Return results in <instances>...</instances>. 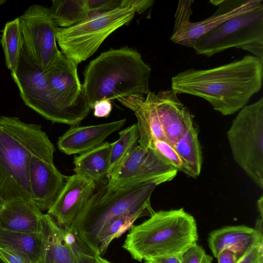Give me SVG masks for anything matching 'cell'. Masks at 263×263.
<instances>
[{
  "label": "cell",
  "instance_id": "cell-1",
  "mask_svg": "<svg viewBox=\"0 0 263 263\" xmlns=\"http://www.w3.org/2000/svg\"><path fill=\"white\" fill-rule=\"evenodd\" d=\"M263 60L253 55L206 69H187L174 76L171 89L207 101L223 116L247 105L262 86Z\"/></svg>",
  "mask_w": 263,
  "mask_h": 263
},
{
  "label": "cell",
  "instance_id": "cell-2",
  "mask_svg": "<svg viewBox=\"0 0 263 263\" xmlns=\"http://www.w3.org/2000/svg\"><path fill=\"white\" fill-rule=\"evenodd\" d=\"M54 152L41 125L24 122L17 117H0V206L12 199L32 202L31 157L38 156L53 162Z\"/></svg>",
  "mask_w": 263,
  "mask_h": 263
},
{
  "label": "cell",
  "instance_id": "cell-3",
  "mask_svg": "<svg viewBox=\"0 0 263 263\" xmlns=\"http://www.w3.org/2000/svg\"><path fill=\"white\" fill-rule=\"evenodd\" d=\"M151 73V66L135 49L123 47L101 53L89 63L83 72V89L90 108L102 98L111 101L144 97L150 91Z\"/></svg>",
  "mask_w": 263,
  "mask_h": 263
},
{
  "label": "cell",
  "instance_id": "cell-4",
  "mask_svg": "<svg viewBox=\"0 0 263 263\" xmlns=\"http://www.w3.org/2000/svg\"><path fill=\"white\" fill-rule=\"evenodd\" d=\"M198 239L194 217L181 208L155 212L142 223L133 225L122 248L141 262L147 258L180 255Z\"/></svg>",
  "mask_w": 263,
  "mask_h": 263
},
{
  "label": "cell",
  "instance_id": "cell-5",
  "mask_svg": "<svg viewBox=\"0 0 263 263\" xmlns=\"http://www.w3.org/2000/svg\"><path fill=\"white\" fill-rule=\"evenodd\" d=\"M157 186L148 183L109 189L105 184L96 190L69 227L95 253L99 234L114 219L129 211L153 215L151 197Z\"/></svg>",
  "mask_w": 263,
  "mask_h": 263
},
{
  "label": "cell",
  "instance_id": "cell-6",
  "mask_svg": "<svg viewBox=\"0 0 263 263\" xmlns=\"http://www.w3.org/2000/svg\"><path fill=\"white\" fill-rule=\"evenodd\" d=\"M135 13L131 7L120 6L90 15L72 26L59 27L57 42L61 51L78 65L92 56L110 34L129 23Z\"/></svg>",
  "mask_w": 263,
  "mask_h": 263
},
{
  "label": "cell",
  "instance_id": "cell-7",
  "mask_svg": "<svg viewBox=\"0 0 263 263\" xmlns=\"http://www.w3.org/2000/svg\"><path fill=\"white\" fill-rule=\"evenodd\" d=\"M235 162L263 189V97L240 109L227 132Z\"/></svg>",
  "mask_w": 263,
  "mask_h": 263
},
{
  "label": "cell",
  "instance_id": "cell-8",
  "mask_svg": "<svg viewBox=\"0 0 263 263\" xmlns=\"http://www.w3.org/2000/svg\"><path fill=\"white\" fill-rule=\"evenodd\" d=\"M233 47L263 60V6L228 20L201 36L193 48L211 57Z\"/></svg>",
  "mask_w": 263,
  "mask_h": 263
},
{
  "label": "cell",
  "instance_id": "cell-9",
  "mask_svg": "<svg viewBox=\"0 0 263 263\" xmlns=\"http://www.w3.org/2000/svg\"><path fill=\"white\" fill-rule=\"evenodd\" d=\"M11 73L25 104L46 119L71 126L79 125L83 120L57 101L44 71L28 57L23 48L16 67Z\"/></svg>",
  "mask_w": 263,
  "mask_h": 263
},
{
  "label": "cell",
  "instance_id": "cell-10",
  "mask_svg": "<svg viewBox=\"0 0 263 263\" xmlns=\"http://www.w3.org/2000/svg\"><path fill=\"white\" fill-rule=\"evenodd\" d=\"M194 1H179L175 14L173 32L170 40L187 47L194 46L203 35L228 20L263 6L262 0H213L216 11L203 20L192 22L191 16Z\"/></svg>",
  "mask_w": 263,
  "mask_h": 263
},
{
  "label": "cell",
  "instance_id": "cell-11",
  "mask_svg": "<svg viewBox=\"0 0 263 263\" xmlns=\"http://www.w3.org/2000/svg\"><path fill=\"white\" fill-rule=\"evenodd\" d=\"M23 48L28 57L44 71L52 66L62 52L57 45L59 27L50 9L33 5L20 17Z\"/></svg>",
  "mask_w": 263,
  "mask_h": 263
},
{
  "label": "cell",
  "instance_id": "cell-12",
  "mask_svg": "<svg viewBox=\"0 0 263 263\" xmlns=\"http://www.w3.org/2000/svg\"><path fill=\"white\" fill-rule=\"evenodd\" d=\"M78 65L62 52L59 59L44 71L47 83L60 104L84 120L89 114L77 71Z\"/></svg>",
  "mask_w": 263,
  "mask_h": 263
},
{
  "label": "cell",
  "instance_id": "cell-13",
  "mask_svg": "<svg viewBox=\"0 0 263 263\" xmlns=\"http://www.w3.org/2000/svg\"><path fill=\"white\" fill-rule=\"evenodd\" d=\"M53 162L33 155L29 165V182L32 202L42 211L53 205L67 178Z\"/></svg>",
  "mask_w": 263,
  "mask_h": 263
},
{
  "label": "cell",
  "instance_id": "cell-14",
  "mask_svg": "<svg viewBox=\"0 0 263 263\" xmlns=\"http://www.w3.org/2000/svg\"><path fill=\"white\" fill-rule=\"evenodd\" d=\"M96 190V183L76 174L68 176L47 213L62 227H70Z\"/></svg>",
  "mask_w": 263,
  "mask_h": 263
},
{
  "label": "cell",
  "instance_id": "cell-15",
  "mask_svg": "<svg viewBox=\"0 0 263 263\" xmlns=\"http://www.w3.org/2000/svg\"><path fill=\"white\" fill-rule=\"evenodd\" d=\"M154 102L165 140L173 146L193 120V116L171 89L155 93Z\"/></svg>",
  "mask_w": 263,
  "mask_h": 263
},
{
  "label": "cell",
  "instance_id": "cell-16",
  "mask_svg": "<svg viewBox=\"0 0 263 263\" xmlns=\"http://www.w3.org/2000/svg\"><path fill=\"white\" fill-rule=\"evenodd\" d=\"M125 122L126 119H123L97 125L71 126L59 138L58 148L66 155L81 154L102 144Z\"/></svg>",
  "mask_w": 263,
  "mask_h": 263
},
{
  "label": "cell",
  "instance_id": "cell-17",
  "mask_svg": "<svg viewBox=\"0 0 263 263\" xmlns=\"http://www.w3.org/2000/svg\"><path fill=\"white\" fill-rule=\"evenodd\" d=\"M263 241L262 218L257 219L255 229L246 226L226 227L212 231L208 243L214 257L227 248L235 251L238 259L255 243Z\"/></svg>",
  "mask_w": 263,
  "mask_h": 263
},
{
  "label": "cell",
  "instance_id": "cell-18",
  "mask_svg": "<svg viewBox=\"0 0 263 263\" xmlns=\"http://www.w3.org/2000/svg\"><path fill=\"white\" fill-rule=\"evenodd\" d=\"M155 95L149 91L146 98L133 96L118 100L134 112L140 134L138 143L144 150L149 148L155 139L165 140L155 108Z\"/></svg>",
  "mask_w": 263,
  "mask_h": 263
},
{
  "label": "cell",
  "instance_id": "cell-19",
  "mask_svg": "<svg viewBox=\"0 0 263 263\" xmlns=\"http://www.w3.org/2000/svg\"><path fill=\"white\" fill-rule=\"evenodd\" d=\"M43 215L42 212L32 202L21 199L5 201L0 206V229L39 233Z\"/></svg>",
  "mask_w": 263,
  "mask_h": 263
},
{
  "label": "cell",
  "instance_id": "cell-20",
  "mask_svg": "<svg viewBox=\"0 0 263 263\" xmlns=\"http://www.w3.org/2000/svg\"><path fill=\"white\" fill-rule=\"evenodd\" d=\"M40 232L44 248L39 263H73V253L65 240L63 228L48 214L42 216Z\"/></svg>",
  "mask_w": 263,
  "mask_h": 263
},
{
  "label": "cell",
  "instance_id": "cell-21",
  "mask_svg": "<svg viewBox=\"0 0 263 263\" xmlns=\"http://www.w3.org/2000/svg\"><path fill=\"white\" fill-rule=\"evenodd\" d=\"M112 143L103 142L98 146L74 157L75 174L99 182L107 177Z\"/></svg>",
  "mask_w": 263,
  "mask_h": 263
},
{
  "label": "cell",
  "instance_id": "cell-22",
  "mask_svg": "<svg viewBox=\"0 0 263 263\" xmlns=\"http://www.w3.org/2000/svg\"><path fill=\"white\" fill-rule=\"evenodd\" d=\"M178 171L164 162L153 150L148 148L135 177L119 188H125L144 183L157 185L173 180Z\"/></svg>",
  "mask_w": 263,
  "mask_h": 263
},
{
  "label": "cell",
  "instance_id": "cell-23",
  "mask_svg": "<svg viewBox=\"0 0 263 263\" xmlns=\"http://www.w3.org/2000/svg\"><path fill=\"white\" fill-rule=\"evenodd\" d=\"M0 248L22 253L39 263L43 252V238L40 232L20 233L0 229Z\"/></svg>",
  "mask_w": 263,
  "mask_h": 263
},
{
  "label": "cell",
  "instance_id": "cell-24",
  "mask_svg": "<svg viewBox=\"0 0 263 263\" xmlns=\"http://www.w3.org/2000/svg\"><path fill=\"white\" fill-rule=\"evenodd\" d=\"M191 171L193 178L201 172L202 158L198 131L192 120L182 137L173 145Z\"/></svg>",
  "mask_w": 263,
  "mask_h": 263
},
{
  "label": "cell",
  "instance_id": "cell-25",
  "mask_svg": "<svg viewBox=\"0 0 263 263\" xmlns=\"http://www.w3.org/2000/svg\"><path fill=\"white\" fill-rule=\"evenodd\" d=\"M152 215L143 211L127 212L109 222L99 234L96 242L95 253L102 256L110 242L130 229L138 218Z\"/></svg>",
  "mask_w": 263,
  "mask_h": 263
},
{
  "label": "cell",
  "instance_id": "cell-26",
  "mask_svg": "<svg viewBox=\"0 0 263 263\" xmlns=\"http://www.w3.org/2000/svg\"><path fill=\"white\" fill-rule=\"evenodd\" d=\"M49 9L57 25L61 28L72 26L89 16L87 0H54Z\"/></svg>",
  "mask_w": 263,
  "mask_h": 263
},
{
  "label": "cell",
  "instance_id": "cell-27",
  "mask_svg": "<svg viewBox=\"0 0 263 263\" xmlns=\"http://www.w3.org/2000/svg\"><path fill=\"white\" fill-rule=\"evenodd\" d=\"M1 44L3 48L7 67L13 72L17 64L23 48L19 17L7 23L3 29Z\"/></svg>",
  "mask_w": 263,
  "mask_h": 263
},
{
  "label": "cell",
  "instance_id": "cell-28",
  "mask_svg": "<svg viewBox=\"0 0 263 263\" xmlns=\"http://www.w3.org/2000/svg\"><path fill=\"white\" fill-rule=\"evenodd\" d=\"M119 139L112 143L110 155L108 178L116 171L138 145L140 134L137 124L120 131Z\"/></svg>",
  "mask_w": 263,
  "mask_h": 263
},
{
  "label": "cell",
  "instance_id": "cell-29",
  "mask_svg": "<svg viewBox=\"0 0 263 263\" xmlns=\"http://www.w3.org/2000/svg\"><path fill=\"white\" fill-rule=\"evenodd\" d=\"M146 151L137 145L121 165L108 177L107 187L119 188L133 179L140 168Z\"/></svg>",
  "mask_w": 263,
  "mask_h": 263
},
{
  "label": "cell",
  "instance_id": "cell-30",
  "mask_svg": "<svg viewBox=\"0 0 263 263\" xmlns=\"http://www.w3.org/2000/svg\"><path fill=\"white\" fill-rule=\"evenodd\" d=\"M149 148L153 150L164 162L176 169L193 177L186 163L180 157L174 146L164 139H155Z\"/></svg>",
  "mask_w": 263,
  "mask_h": 263
},
{
  "label": "cell",
  "instance_id": "cell-31",
  "mask_svg": "<svg viewBox=\"0 0 263 263\" xmlns=\"http://www.w3.org/2000/svg\"><path fill=\"white\" fill-rule=\"evenodd\" d=\"M181 263H212L213 257L206 253L197 243L191 246L180 255Z\"/></svg>",
  "mask_w": 263,
  "mask_h": 263
},
{
  "label": "cell",
  "instance_id": "cell-32",
  "mask_svg": "<svg viewBox=\"0 0 263 263\" xmlns=\"http://www.w3.org/2000/svg\"><path fill=\"white\" fill-rule=\"evenodd\" d=\"M121 1L87 0V7L89 16L114 10L120 7Z\"/></svg>",
  "mask_w": 263,
  "mask_h": 263
},
{
  "label": "cell",
  "instance_id": "cell-33",
  "mask_svg": "<svg viewBox=\"0 0 263 263\" xmlns=\"http://www.w3.org/2000/svg\"><path fill=\"white\" fill-rule=\"evenodd\" d=\"M236 263H263V241L250 247Z\"/></svg>",
  "mask_w": 263,
  "mask_h": 263
},
{
  "label": "cell",
  "instance_id": "cell-34",
  "mask_svg": "<svg viewBox=\"0 0 263 263\" xmlns=\"http://www.w3.org/2000/svg\"><path fill=\"white\" fill-rule=\"evenodd\" d=\"M73 263H97L95 252L87 246L72 250Z\"/></svg>",
  "mask_w": 263,
  "mask_h": 263
},
{
  "label": "cell",
  "instance_id": "cell-35",
  "mask_svg": "<svg viewBox=\"0 0 263 263\" xmlns=\"http://www.w3.org/2000/svg\"><path fill=\"white\" fill-rule=\"evenodd\" d=\"M0 256L9 263H35L28 256L9 249L0 248Z\"/></svg>",
  "mask_w": 263,
  "mask_h": 263
},
{
  "label": "cell",
  "instance_id": "cell-36",
  "mask_svg": "<svg viewBox=\"0 0 263 263\" xmlns=\"http://www.w3.org/2000/svg\"><path fill=\"white\" fill-rule=\"evenodd\" d=\"M154 3L153 0H122L120 6L131 7L135 13L141 14L151 7Z\"/></svg>",
  "mask_w": 263,
  "mask_h": 263
},
{
  "label": "cell",
  "instance_id": "cell-37",
  "mask_svg": "<svg viewBox=\"0 0 263 263\" xmlns=\"http://www.w3.org/2000/svg\"><path fill=\"white\" fill-rule=\"evenodd\" d=\"M91 109H93V115L98 118L107 117L110 114L112 106L111 101L106 98L96 102Z\"/></svg>",
  "mask_w": 263,
  "mask_h": 263
},
{
  "label": "cell",
  "instance_id": "cell-38",
  "mask_svg": "<svg viewBox=\"0 0 263 263\" xmlns=\"http://www.w3.org/2000/svg\"><path fill=\"white\" fill-rule=\"evenodd\" d=\"M216 258L218 263H236L238 260L237 252L229 248L220 251Z\"/></svg>",
  "mask_w": 263,
  "mask_h": 263
},
{
  "label": "cell",
  "instance_id": "cell-39",
  "mask_svg": "<svg viewBox=\"0 0 263 263\" xmlns=\"http://www.w3.org/2000/svg\"><path fill=\"white\" fill-rule=\"evenodd\" d=\"M144 263H181L180 255H166L147 258Z\"/></svg>",
  "mask_w": 263,
  "mask_h": 263
},
{
  "label": "cell",
  "instance_id": "cell-40",
  "mask_svg": "<svg viewBox=\"0 0 263 263\" xmlns=\"http://www.w3.org/2000/svg\"><path fill=\"white\" fill-rule=\"evenodd\" d=\"M257 208L260 214V217L263 218V196L260 197L257 201Z\"/></svg>",
  "mask_w": 263,
  "mask_h": 263
},
{
  "label": "cell",
  "instance_id": "cell-41",
  "mask_svg": "<svg viewBox=\"0 0 263 263\" xmlns=\"http://www.w3.org/2000/svg\"><path fill=\"white\" fill-rule=\"evenodd\" d=\"M97 263H112L107 259L103 258L101 255L96 254Z\"/></svg>",
  "mask_w": 263,
  "mask_h": 263
},
{
  "label": "cell",
  "instance_id": "cell-42",
  "mask_svg": "<svg viewBox=\"0 0 263 263\" xmlns=\"http://www.w3.org/2000/svg\"><path fill=\"white\" fill-rule=\"evenodd\" d=\"M0 263H9L0 256Z\"/></svg>",
  "mask_w": 263,
  "mask_h": 263
},
{
  "label": "cell",
  "instance_id": "cell-43",
  "mask_svg": "<svg viewBox=\"0 0 263 263\" xmlns=\"http://www.w3.org/2000/svg\"><path fill=\"white\" fill-rule=\"evenodd\" d=\"M6 2V1L0 0V6Z\"/></svg>",
  "mask_w": 263,
  "mask_h": 263
}]
</instances>
